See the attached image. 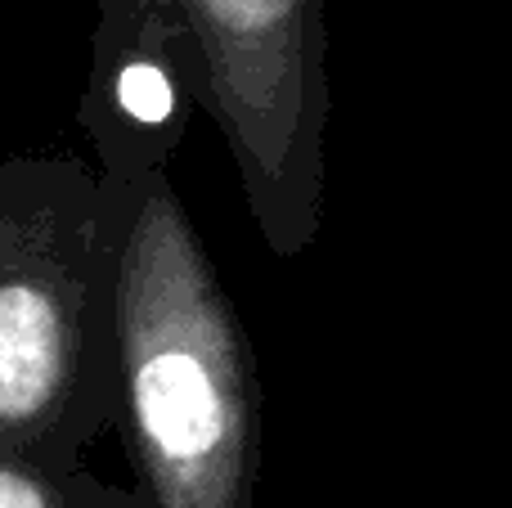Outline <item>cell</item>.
<instances>
[{
  "label": "cell",
  "mask_w": 512,
  "mask_h": 508,
  "mask_svg": "<svg viewBox=\"0 0 512 508\" xmlns=\"http://www.w3.org/2000/svg\"><path fill=\"white\" fill-rule=\"evenodd\" d=\"M90 72L77 126L95 144L99 176L171 171L194 113H203V63L185 18L167 0H95Z\"/></svg>",
  "instance_id": "277c9868"
},
{
  "label": "cell",
  "mask_w": 512,
  "mask_h": 508,
  "mask_svg": "<svg viewBox=\"0 0 512 508\" xmlns=\"http://www.w3.org/2000/svg\"><path fill=\"white\" fill-rule=\"evenodd\" d=\"M203 63V113L239 171L274 257L310 252L324 225L328 0H167Z\"/></svg>",
  "instance_id": "3957f363"
},
{
  "label": "cell",
  "mask_w": 512,
  "mask_h": 508,
  "mask_svg": "<svg viewBox=\"0 0 512 508\" xmlns=\"http://www.w3.org/2000/svg\"><path fill=\"white\" fill-rule=\"evenodd\" d=\"M104 180L113 207L117 414L144 508H252L261 378L171 171Z\"/></svg>",
  "instance_id": "6da1fadb"
},
{
  "label": "cell",
  "mask_w": 512,
  "mask_h": 508,
  "mask_svg": "<svg viewBox=\"0 0 512 508\" xmlns=\"http://www.w3.org/2000/svg\"><path fill=\"white\" fill-rule=\"evenodd\" d=\"M113 207L72 153L0 162V459L81 468L113 428Z\"/></svg>",
  "instance_id": "7a4b0ae2"
},
{
  "label": "cell",
  "mask_w": 512,
  "mask_h": 508,
  "mask_svg": "<svg viewBox=\"0 0 512 508\" xmlns=\"http://www.w3.org/2000/svg\"><path fill=\"white\" fill-rule=\"evenodd\" d=\"M0 508H144L135 486H117L90 468H36L0 459Z\"/></svg>",
  "instance_id": "5b68a950"
}]
</instances>
